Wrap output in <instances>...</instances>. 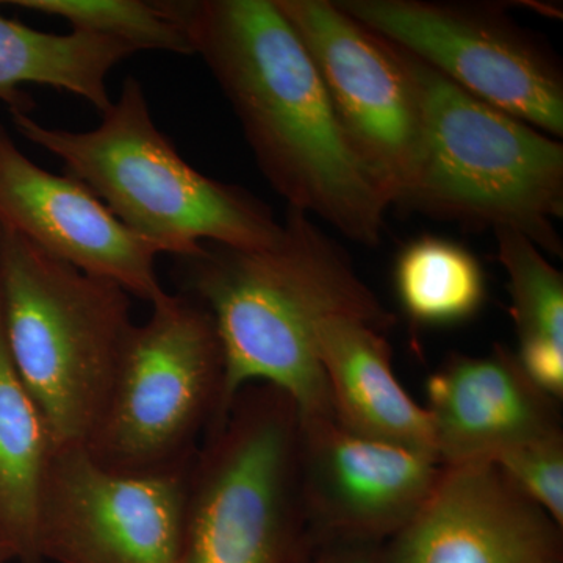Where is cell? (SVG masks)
<instances>
[{
	"mask_svg": "<svg viewBox=\"0 0 563 563\" xmlns=\"http://www.w3.org/2000/svg\"><path fill=\"white\" fill-rule=\"evenodd\" d=\"M187 36L288 209L377 246L391 201L344 133L309 52L276 0H157Z\"/></svg>",
	"mask_w": 563,
	"mask_h": 563,
	"instance_id": "6da1fadb",
	"label": "cell"
},
{
	"mask_svg": "<svg viewBox=\"0 0 563 563\" xmlns=\"http://www.w3.org/2000/svg\"><path fill=\"white\" fill-rule=\"evenodd\" d=\"M179 292L202 303L224 354V410L250 384L290 396L307 418H333L317 354L322 321L346 317L390 331L396 318L358 276L350 254L317 222L287 209L276 242L203 243L174 258Z\"/></svg>",
	"mask_w": 563,
	"mask_h": 563,
	"instance_id": "7a4b0ae2",
	"label": "cell"
},
{
	"mask_svg": "<svg viewBox=\"0 0 563 563\" xmlns=\"http://www.w3.org/2000/svg\"><path fill=\"white\" fill-rule=\"evenodd\" d=\"M16 131L90 188L114 217L173 258L203 243L262 247L276 242L282 222L262 199L192 168L157 128L135 77H125L120 98L91 131L47 128L31 114L11 111Z\"/></svg>",
	"mask_w": 563,
	"mask_h": 563,
	"instance_id": "3957f363",
	"label": "cell"
},
{
	"mask_svg": "<svg viewBox=\"0 0 563 563\" xmlns=\"http://www.w3.org/2000/svg\"><path fill=\"white\" fill-rule=\"evenodd\" d=\"M406 55L420 87L421 135L399 206L465 228L517 232L562 255L554 224L563 217L561 141Z\"/></svg>",
	"mask_w": 563,
	"mask_h": 563,
	"instance_id": "277c9868",
	"label": "cell"
},
{
	"mask_svg": "<svg viewBox=\"0 0 563 563\" xmlns=\"http://www.w3.org/2000/svg\"><path fill=\"white\" fill-rule=\"evenodd\" d=\"M0 314L11 362L55 446H84L135 328L132 296L0 224Z\"/></svg>",
	"mask_w": 563,
	"mask_h": 563,
	"instance_id": "5b68a950",
	"label": "cell"
},
{
	"mask_svg": "<svg viewBox=\"0 0 563 563\" xmlns=\"http://www.w3.org/2000/svg\"><path fill=\"white\" fill-rule=\"evenodd\" d=\"M301 413L268 384L235 393L188 472L187 563H309Z\"/></svg>",
	"mask_w": 563,
	"mask_h": 563,
	"instance_id": "8992f818",
	"label": "cell"
},
{
	"mask_svg": "<svg viewBox=\"0 0 563 563\" xmlns=\"http://www.w3.org/2000/svg\"><path fill=\"white\" fill-rule=\"evenodd\" d=\"M151 306L84 444L102 468L131 476L188 468L224 410V354L209 310L184 292Z\"/></svg>",
	"mask_w": 563,
	"mask_h": 563,
	"instance_id": "52a82bcc",
	"label": "cell"
},
{
	"mask_svg": "<svg viewBox=\"0 0 563 563\" xmlns=\"http://www.w3.org/2000/svg\"><path fill=\"white\" fill-rule=\"evenodd\" d=\"M336 3L479 101L554 139L563 135L561 66L504 7L428 0Z\"/></svg>",
	"mask_w": 563,
	"mask_h": 563,
	"instance_id": "ba28073f",
	"label": "cell"
},
{
	"mask_svg": "<svg viewBox=\"0 0 563 563\" xmlns=\"http://www.w3.org/2000/svg\"><path fill=\"white\" fill-rule=\"evenodd\" d=\"M352 146L399 206L412 181L421 95L409 57L331 0H276Z\"/></svg>",
	"mask_w": 563,
	"mask_h": 563,
	"instance_id": "9c48e42d",
	"label": "cell"
},
{
	"mask_svg": "<svg viewBox=\"0 0 563 563\" xmlns=\"http://www.w3.org/2000/svg\"><path fill=\"white\" fill-rule=\"evenodd\" d=\"M180 472L131 476L102 468L81 444L55 446L38 514L44 562L187 563Z\"/></svg>",
	"mask_w": 563,
	"mask_h": 563,
	"instance_id": "30bf717a",
	"label": "cell"
},
{
	"mask_svg": "<svg viewBox=\"0 0 563 563\" xmlns=\"http://www.w3.org/2000/svg\"><path fill=\"white\" fill-rule=\"evenodd\" d=\"M301 435L303 495L318 547L388 542L444 468L435 455L366 439L335 418H301Z\"/></svg>",
	"mask_w": 563,
	"mask_h": 563,
	"instance_id": "8fae6325",
	"label": "cell"
},
{
	"mask_svg": "<svg viewBox=\"0 0 563 563\" xmlns=\"http://www.w3.org/2000/svg\"><path fill=\"white\" fill-rule=\"evenodd\" d=\"M0 224L143 301L154 303L166 295L157 273V247L125 228L81 181L32 162L2 122Z\"/></svg>",
	"mask_w": 563,
	"mask_h": 563,
	"instance_id": "7c38bea8",
	"label": "cell"
},
{
	"mask_svg": "<svg viewBox=\"0 0 563 563\" xmlns=\"http://www.w3.org/2000/svg\"><path fill=\"white\" fill-rule=\"evenodd\" d=\"M383 563H563V526L495 463L444 466Z\"/></svg>",
	"mask_w": 563,
	"mask_h": 563,
	"instance_id": "4fadbf2b",
	"label": "cell"
},
{
	"mask_svg": "<svg viewBox=\"0 0 563 563\" xmlns=\"http://www.w3.org/2000/svg\"><path fill=\"white\" fill-rule=\"evenodd\" d=\"M433 446L443 466L493 463L515 448L563 435L561 401L510 347L454 354L426 383Z\"/></svg>",
	"mask_w": 563,
	"mask_h": 563,
	"instance_id": "5bb4252c",
	"label": "cell"
},
{
	"mask_svg": "<svg viewBox=\"0 0 563 563\" xmlns=\"http://www.w3.org/2000/svg\"><path fill=\"white\" fill-rule=\"evenodd\" d=\"M317 354L340 426L437 457L431 417L396 377L383 329L355 318H329L318 328Z\"/></svg>",
	"mask_w": 563,
	"mask_h": 563,
	"instance_id": "9a60e30c",
	"label": "cell"
},
{
	"mask_svg": "<svg viewBox=\"0 0 563 563\" xmlns=\"http://www.w3.org/2000/svg\"><path fill=\"white\" fill-rule=\"evenodd\" d=\"M136 54L124 41L73 31L51 33L0 14V101L11 111L31 113L25 85L70 92L96 110L111 106V70Z\"/></svg>",
	"mask_w": 563,
	"mask_h": 563,
	"instance_id": "2e32d148",
	"label": "cell"
},
{
	"mask_svg": "<svg viewBox=\"0 0 563 563\" xmlns=\"http://www.w3.org/2000/svg\"><path fill=\"white\" fill-rule=\"evenodd\" d=\"M54 448L11 362L0 314V539L16 563H46L38 547V514Z\"/></svg>",
	"mask_w": 563,
	"mask_h": 563,
	"instance_id": "e0dca14e",
	"label": "cell"
},
{
	"mask_svg": "<svg viewBox=\"0 0 563 563\" xmlns=\"http://www.w3.org/2000/svg\"><path fill=\"white\" fill-rule=\"evenodd\" d=\"M498 261L509 280L518 362L533 383L563 398V276L531 240L496 231Z\"/></svg>",
	"mask_w": 563,
	"mask_h": 563,
	"instance_id": "ac0fdd59",
	"label": "cell"
},
{
	"mask_svg": "<svg viewBox=\"0 0 563 563\" xmlns=\"http://www.w3.org/2000/svg\"><path fill=\"white\" fill-rule=\"evenodd\" d=\"M396 296L415 324L446 328L473 320L487 299L483 265L453 240L421 236L395 263Z\"/></svg>",
	"mask_w": 563,
	"mask_h": 563,
	"instance_id": "d6986e66",
	"label": "cell"
},
{
	"mask_svg": "<svg viewBox=\"0 0 563 563\" xmlns=\"http://www.w3.org/2000/svg\"><path fill=\"white\" fill-rule=\"evenodd\" d=\"M5 5L62 18L73 31L124 41L140 51L192 55L184 32L141 0H13Z\"/></svg>",
	"mask_w": 563,
	"mask_h": 563,
	"instance_id": "ffe728a7",
	"label": "cell"
},
{
	"mask_svg": "<svg viewBox=\"0 0 563 563\" xmlns=\"http://www.w3.org/2000/svg\"><path fill=\"white\" fill-rule=\"evenodd\" d=\"M493 463L526 498L563 526V435L515 448Z\"/></svg>",
	"mask_w": 563,
	"mask_h": 563,
	"instance_id": "44dd1931",
	"label": "cell"
},
{
	"mask_svg": "<svg viewBox=\"0 0 563 563\" xmlns=\"http://www.w3.org/2000/svg\"><path fill=\"white\" fill-rule=\"evenodd\" d=\"M384 544L331 542L320 544L309 563H383Z\"/></svg>",
	"mask_w": 563,
	"mask_h": 563,
	"instance_id": "7402d4cb",
	"label": "cell"
},
{
	"mask_svg": "<svg viewBox=\"0 0 563 563\" xmlns=\"http://www.w3.org/2000/svg\"><path fill=\"white\" fill-rule=\"evenodd\" d=\"M11 562H14L13 553H11V550L9 547H7V543L0 539V563Z\"/></svg>",
	"mask_w": 563,
	"mask_h": 563,
	"instance_id": "603a6c76",
	"label": "cell"
}]
</instances>
